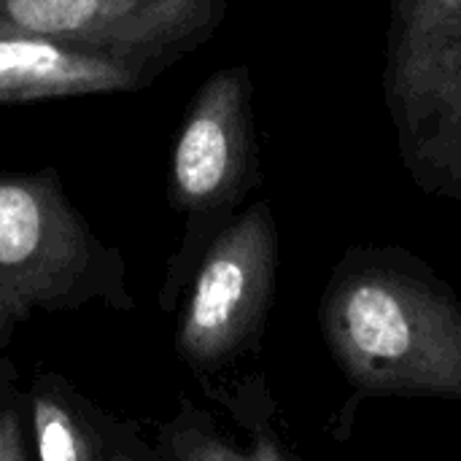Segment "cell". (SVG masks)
Listing matches in <instances>:
<instances>
[{"label":"cell","instance_id":"obj_3","mask_svg":"<svg viewBox=\"0 0 461 461\" xmlns=\"http://www.w3.org/2000/svg\"><path fill=\"white\" fill-rule=\"evenodd\" d=\"M259 181L254 81L251 68L238 62L213 70L197 86L173 143L167 203L184 227L165 265L157 297L162 313H178L203 254L246 208Z\"/></svg>","mask_w":461,"mask_h":461},{"label":"cell","instance_id":"obj_2","mask_svg":"<svg viewBox=\"0 0 461 461\" xmlns=\"http://www.w3.org/2000/svg\"><path fill=\"white\" fill-rule=\"evenodd\" d=\"M135 311L130 267L73 205L54 167L0 173V354L35 316Z\"/></svg>","mask_w":461,"mask_h":461},{"label":"cell","instance_id":"obj_7","mask_svg":"<svg viewBox=\"0 0 461 461\" xmlns=\"http://www.w3.org/2000/svg\"><path fill=\"white\" fill-rule=\"evenodd\" d=\"M240 429L230 438L194 400L178 397L176 413L157 424V443L176 461H303L281 429L278 402L265 373L221 378L203 386Z\"/></svg>","mask_w":461,"mask_h":461},{"label":"cell","instance_id":"obj_6","mask_svg":"<svg viewBox=\"0 0 461 461\" xmlns=\"http://www.w3.org/2000/svg\"><path fill=\"white\" fill-rule=\"evenodd\" d=\"M230 0H0V35L51 41L159 73L205 46Z\"/></svg>","mask_w":461,"mask_h":461},{"label":"cell","instance_id":"obj_10","mask_svg":"<svg viewBox=\"0 0 461 461\" xmlns=\"http://www.w3.org/2000/svg\"><path fill=\"white\" fill-rule=\"evenodd\" d=\"M0 461H32L27 392L11 357H0Z\"/></svg>","mask_w":461,"mask_h":461},{"label":"cell","instance_id":"obj_9","mask_svg":"<svg viewBox=\"0 0 461 461\" xmlns=\"http://www.w3.org/2000/svg\"><path fill=\"white\" fill-rule=\"evenodd\" d=\"M38 461H108L116 416L97 408L62 373L38 365L24 386Z\"/></svg>","mask_w":461,"mask_h":461},{"label":"cell","instance_id":"obj_5","mask_svg":"<svg viewBox=\"0 0 461 461\" xmlns=\"http://www.w3.org/2000/svg\"><path fill=\"white\" fill-rule=\"evenodd\" d=\"M278 281V224L270 200L246 205L203 254L178 308L173 346L208 386L259 351Z\"/></svg>","mask_w":461,"mask_h":461},{"label":"cell","instance_id":"obj_4","mask_svg":"<svg viewBox=\"0 0 461 461\" xmlns=\"http://www.w3.org/2000/svg\"><path fill=\"white\" fill-rule=\"evenodd\" d=\"M384 100L416 189L461 203V0H392Z\"/></svg>","mask_w":461,"mask_h":461},{"label":"cell","instance_id":"obj_11","mask_svg":"<svg viewBox=\"0 0 461 461\" xmlns=\"http://www.w3.org/2000/svg\"><path fill=\"white\" fill-rule=\"evenodd\" d=\"M108 461H176L159 443L157 438L149 440L138 421L119 419L113 424V443Z\"/></svg>","mask_w":461,"mask_h":461},{"label":"cell","instance_id":"obj_1","mask_svg":"<svg viewBox=\"0 0 461 461\" xmlns=\"http://www.w3.org/2000/svg\"><path fill=\"white\" fill-rule=\"evenodd\" d=\"M319 327L359 394L461 400V297L402 246H351L332 267Z\"/></svg>","mask_w":461,"mask_h":461},{"label":"cell","instance_id":"obj_8","mask_svg":"<svg viewBox=\"0 0 461 461\" xmlns=\"http://www.w3.org/2000/svg\"><path fill=\"white\" fill-rule=\"evenodd\" d=\"M159 76L124 57L0 35V105L140 92Z\"/></svg>","mask_w":461,"mask_h":461}]
</instances>
